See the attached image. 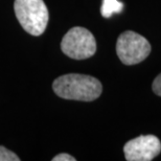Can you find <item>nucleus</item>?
<instances>
[{"mask_svg":"<svg viewBox=\"0 0 161 161\" xmlns=\"http://www.w3.org/2000/svg\"><path fill=\"white\" fill-rule=\"evenodd\" d=\"M76 159L75 157H72L71 155L69 154H66V153H62V154H59L57 155L56 157H53V161H75Z\"/></svg>","mask_w":161,"mask_h":161,"instance_id":"nucleus-9","label":"nucleus"},{"mask_svg":"<svg viewBox=\"0 0 161 161\" xmlns=\"http://www.w3.org/2000/svg\"><path fill=\"white\" fill-rule=\"evenodd\" d=\"M0 161H20V158L14 152L0 146Z\"/></svg>","mask_w":161,"mask_h":161,"instance_id":"nucleus-7","label":"nucleus"},{"mask_svg":"<svg viewBox=\"0 0 161 161\" xmlns=\"http://www.w3.org/2000/svg\"><path fill=\"white\" fill-rule=\"evenodd\" d=\"M15 14L25 31L40 36L47 27L49 14L43 0H15Z\"/></svg>","mask_w":161,"mask_h":161,"instance_id":"nucleus-2","label":"nucleus"},{"mask_svg":"<svg viewBox=\"0 0 161 161\" xmlns=\"http://www.w3.org/2000/svg\"><path fill=\"white\" fill-rule=\"evenodd\" d=\"M152 89L155 94L161 96V73L155 78L152 85Z\"/></svg>","mask_w":161,"mask_h":161,"instance_id":"nucleus-8","label":"nucleus"},{"mask_svg":"<svg viewBox=\"0 0 161 161\" xmlns=\"http://www.w3.org/2000/svg\"><path fill=\"white\" fill-rule=\"evenodd\" d=\"M151 53V44L146 38L132 31L119 35L116 42V53L125 65H135L146 60Z\"/></svg>","mask_w":161,"mask_h":161,"instance_id":"nucleus-3","label":"nucleus"},{"mask_svg":"<svg viewBox=\"0 0 161 161\" xmlns=\"http://www.w3.org/2000/svg\"><path fill=\"white\" fill-rule=\"evenodd\" d=\"M61 49L71 59H88L96 53V41L91 31L86 28L72 27L63 37Z\"/></svg>","mask_w":161,"mask_h":161,"instance_id":"nucleus-4","label":"nucleus"},{"mask_svg":"<svg viewBox=\"0 0 161 161\" xmlns=\"http://www.w3.org/2000/svg\"><path fill=\"white\" fill-rule=\"evenodd\" d=\"M54 93L64 99L92 102L103 92L101 82L91 75L68 73L59 76L53 83Z\"/></svg>","mask_w":161,"mask_h":161,"instance_id":"nucleus-1","label":"nucleus"},{"mask_svg":"<svg viewBox=\"0 0 161 161\" xmlns=\"http://www.w3.org/2000/svg\"><path fill=\"white\" fill-rule=\"evenodd\" d=\"M161 152V142L155 135H140L129 140L124 147L128 161H151Z\"/></svg>","mask_w":161,"mask_h":161,"instance_id":"nucleus-5","label":"nucleus"},{"mask_svg":"<svg viewBox=\"0 0 161 161\" xmlns=\"http://www.w3.org/2000/svg\"><path fill=\"white\" fill-rule=\"evenodd\" d=\"M124 8V4L118 0H103L101 13L103 17L110 18L113 14H119Z\"/></svg>","mask_w":161,"mask_h":161,"instance_id":"nucleus-6","label":"nucleus"}]
</instances>
